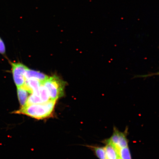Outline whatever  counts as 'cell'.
I'll use <instances>...</instances> for the list:
<instances>
[{"mask_svg": "<svg viewBox=\"0 0 159 159\" xmlns=\"http://www.w3.org/2000/svg\"><path fill=\"white\" fill-rule=\"evenodd\" d=\"M56 101L51 99L41 104L26 105L13 113L27 115L37 119L49 118L52 115Z\"/></svg>", "mask_w": 159, "mask_h": 159, "instance_id": "cell-1", "label": "cell"}, {"mask_svg": "<svg viewBox=\"0 0 159 159\" xmlns=\"http://www.w3.org/2000/svg\"><path fill=\"white\" fill-rule=\"evenodd\" d=\"M42 84L47 89L51 100L57 101L64 94L65 83L56 75L49 77Z\"/></svg>", "mask_w": 159, "mask_h": 159, "instance_id": "cell-2", "label": "cell"}, {"mask_svg": "<svg viewBox=\"0 0 159 159\" xmlns=\"http://www.w3.org/2000/svg\"><path fill=\"white\" fill-rule=\"evenodd\" d=\"M11 73L15 84L17 87L24 85L26 80L25 74L28 67L20 62H11Z\"/></svg>", "mask_w": 159, "mask_h": 159, "instance_id": "cell-3", "label": "cell"}, {"mask_svg": "<svg viewBox=\"0 0 159 159\" xmlns=\"http://www.w3.org/2000/svg\"><path fill=\"white\" fill-rule=\"evenodd\" d=\"M25 76L26 80L34 79L39 80L42 83L48 78V76L39 71H35L27 68L26 70Z\"/></svg>", "mask_w": 159, "mask_h": 159, "instance_id": "cell-4", "label": "cell"}, {"mask_svg": "<svg viewBox=\"0 0 159 159\" xmlns=\"http://www.w3.org/2000/svg\"><path fill=\"white\" fill-rule=\"evenodd\" d=\"M17 94L18 98L21 107L25 106L26 104L29 95L31 94V93L23 85L17 87Z\"/></svg>", "mask_w": 159, "mask_h": 159, "instance_id": "cell-5", "label": "cell"}, {"mask_svg": "<svg viewBox=\"0 0 159 159\" xmlns=\"http://www.w3.org/2000/svg\"><path fill=\"white\" fill-rule=\"evenodd\" d=\"M42 84V83L37 80L29 79L26 80L24 85L32 93L37 92Z\"/></svg>", "mask_w": 159, "mask_h": 159, "instance_id": "cell-6", "label": "cell"}, {"mask_svg": "<svg viewBox=\"0 0 159 159\" xmlns=\"http://www.w3.org/2000/svg\"><path fill=\"white\" fill-rule=\"evenodd\" d=\"M104 147L106 152V159H118L119 158L118 152L112 145L106 143Z\"/></svg>", "mask_w": 159, "mask_h": 159, "instance_id": "cell-7", "label": "cell"}, {"mask_svg": "<svg viewBox=\"0 0 159 159\" xmlns=\"http://www.w3.org/2000/svg\"><path fill=\"white\" fill-rule=\"evenodd\" d=\"M94 153L99 159H106V152L104 147H92Z\"/></svg>", "mask_w": 159, "mask_h": 159, "instance_id": "cell-8", "label": "cell"}, {"mask_svg": "<svg viewBox=\"0 0 159 159\" xmlns=\"http://www.w3.org/2000/svg\"><path fill=\"white\" fill-rule=\"evenodd\" d=\"M119 157L120 159H132L128 147L120 148L118 152Z\"/></svg>", "mask_w": 159, "mask_h": 159, "instance_id": "cell-9", "label": "cell"}, {"mask_svg": "<svg viewBox=\"0 0 159 159\" xmlns=\"http://www.w3.org/2000/svg\"><path fill=\"white\" fill-rule=\"evenodd\" d=\"M0 54L6 57V48L4 42L0 37Z\"/></svg>", "mask_w": 159, "mask_h": 159, "instance_id": "cell-10", "label": "cell"}, {"mask_svg": "<svg viewBox=\"0 0 159 159\" xmlns=\"http://www.w3.org/2000/svg\"><path fill=\"white\" fill-rule=\"evenodd\" d=\"M118 159H120L119 157Z\"/></svg>", "mask_w": 159, "mask_h": 159, "instance_id": "cell-11", "label": "cell"}]
</instances>
